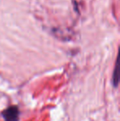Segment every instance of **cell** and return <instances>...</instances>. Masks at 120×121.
Here are the masks:
<instances>
[{"mask_svg":"<svg viewBox=\"0 0 120 121\" xmlns=\"http://www.w3.org/2000/svg\"><path fill=\"white\" fill-rule=\"evenodd\" d=\"M3 115L6 121H17L18 120V109L17 106H11L3 112Z\"/></svg>","mask_w":120,"mask_h":121,"instance_id":"1","label":"cell"},{"mask_svg":"<svg viewBox=\"0 0 120 121\" xmlns=\"http://www.w3.org/2000/svg\"><path fill=\"white\" fill-rule=\"evenodd\" d=\"M119 82V59H117L116 65L114 70V74H113V85L114 86H118Z\"/></svg>","mask_w":120,"mask_h":121,"instance_id":"2","label":"cell"}]
</instances>
